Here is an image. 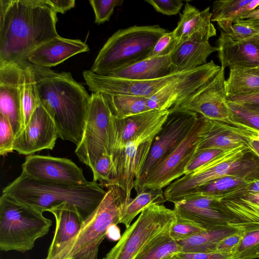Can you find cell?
<instances>
[{
  "instance_id": "obj_31",
  "label": "cell",
  "mask_w": 259,
  "mask_h": 259,
  "mask_svg": "<svg viewBox=\"0 0 259 259\" xmlns=\"http://www.w3.org/2000/svg\"><path fill=\"white\" fill-rule=\"evenodd\" d=\"M20 65L22 66L20 98L24 128L41 102L34 72L30 64L27 62Z\"/></svg>"
},
{
  "instance_id": "obj_56",
  "label": "cell",
  "mask_w": 259,
  "mask_h": 259,
  "mask_svg": "<svg viewBox=\"0 0 259 259\" xmlns=\"http://www.w3.org/2000/svg\"><path fill=\"white\" fill-rule=\"evenodd\" d=\"M161 259H179V258L177 257V254H176L174 255H172L170 256H168L162 258Z\"/></svg>"
},
{
  "instance_id": "obj_5",
  "label": "cell",
  "mask_w": 259,
  "mask_h": 259,
  "mask_svg": "<svg viewBox=\"0 0 259 259\" xmlns=\"http://www.w3.org/2000/svg\"><path fill=\"white\" fill-rule=\"evenodd\" d=\"M51 220L43 212L13 197L0 198V249L25 252L49 232Z\"/></svg>"
},
{
  "instance_id": "obj_36",
  "label": "cell",
  "mask_w": 259,
  "mask_h": 259,
  "mask_svg": "<svg viewBox=\"0 0 259 259\" xmlns=\"http://www.w3.org/2000/svg\"><path fill=\"white\" fill-rule=\"evenodd\" d=\"M249 182H250L234 176H225L199 187L191 194L200 193L204 195L221 197L236 189L245 187Z\"/></svg>"
},
{
  "instance_id": "obj_34",
  "label": "cell",
  "mask_w": 259,
  "mask_h": 259,
  "mask_svg": "<svg viewBox=\"0 0 259 259\" xmlns=\"http://www.w3.org/2000/svg\"><path fill=\"white\" fill-rule=\"evenodd\" d=\"M166 201L162 189H145L131 198L125 206L120 221L127 228L134 219L147 207L155 204H163Z\"/></svg>"
},
{
  "instance_id": "obj_23",
  "label": "cell",
  "mask_w": 259,
  "mask_h": 259,
  "mask_svg": "<svg viewBox=\"0 0 259 259\" xmlns=\"http://www.w3.org/2000/svg\"><path fill=\"white\" fill-rule=\"evenodd\" d=\"M252 133L227 123L205 118L199 134L197 150L215 149L228 151L247 146L246 138Z\"/></svg>"
},
{
  "instance_id": "obj_48",
  "label": "cell",
  "mask_w": 259,
  "mask_h": 259,
  "mask_svg": "<svg viewBox=\"0 0 259 259\" xmlns=\"http://www.w3.org/2000/svg\"><path fill=\"white\" fill-rule=\"evenodd\" d=\"M229 34L237 39H246L258 35L259 29L241 23H234Z\"/></svg>"
},
{
  "instance_id": "obj_45",
  "label": "cell",
  "mask_w": 259,
  "mask_h": 259,
  "mask_svg": "<svg viewBox=\"0 0 259 259\" xmlns=\"http://www.w3.org/2000/svg\"><path fill=\"white\" fill-rule=\"evenodd\" d=\"M145 1L153 7L156 11L169 16L178 14L183 6V3L181 0H146Z\"/></svg>"
},
{
  "instance_id": "obj_3",
  "label": "cell",
  "mask_w": 259,
  "mask_h": 259,
  "mask_svg": "<svg viewBox=\"0 0 259 259\" xmlns=\"http://www.w3.org/2000/svg\"><path fill=\"white\" fill-rule=\"evenodd\" d=\"M106 193L95 181L83 185H71L38 181L22 173L2 192L42 212L71 210L84 222L95 211Z\"/></svg>"
},
{
  "instance_id": "obj_4",
  "label": "cell",
  "mask_w": 259,
  "mask_h": 259,
  "mask_svg": "<svg viewBox=\"0 0 259 259\" xmlns=\"http://www.w3.org/2000/svg\"><path fill=\"white\" fill-rule=\"evenodd\" d=\"M228 176L249 182L259 180V157L247 146L226 151L193 172L172 182L164 190V196L166 201L174 203L199 187Z\"/></svg>"
},
{
  "instance_id": "obj_49",
  "label": "cell",
  "mask_w": 259,
  "mask_h": 259,
  "mask_svg": "<svg viewBox=\"0 0 259 259\" xmlns=\"http://www.w3.org/2000/svg\"><path fill=\"white\" fill-rule=\"evenodd\" d=\"M179 259H235L233 254L213 251L209 252H180Z\"/></svg>"
},
{
  "instance_id": "obj_46",
  "label": "cell",
  "mask_w": 259,
  "mask_h": 259,
  "mask_svg": "<svg viewBox=\"0 0 259 259\" xmlns=\"http://www.w3.org/2000/svg\"><path fill=\"white\" fill-rule=\"evenodd\" d=\"M243 230L229 235L223 238L219 243L216 251L233 254L242 238Z\"/></svg>"
},
{
  "instance_id": "obj_27",
  "label": "cell",
  "mask_w": 259,
  "mask_h": 259,
  "mask_svg": "<svg viewBox=\"0 0 259 259\" xmlns=\"http://www.w3.org/2000/svg\"><path fill=\"white\" fill-rule=\"evenodd\" d=\"M219 50L209 41H186L178 45L169 55L174 72L187 71L206 64L208 56Z\"/></svg>"
},
{
  "instance_id": "obj_9",
  "label": "cell",
  "mask_w": 259,
  "mask_h": 259,
  "mask_svg": "<svg viewBox=\"0 0 259 259\" xmlns=\"http://www.w3.org/2000/svg\"><path fill=\"white\" fill-rule=\"evenodd\" d=\"M112 119V114L104 95L92 93L82 138L75 150L79 160L91 169L103 154H111Z\"/></svg>"
},
{
  "instance_id": "obj_26",
  "label": "cell",
  "mask_w": 259,
  "mask_h": 259,
  "mask_svg": "<svg viewBox=\"0 0 259 259\" xmlns=\"http://www.w3.org/2000/svg\"><path fill=\"white\" fill-rule=\"evenodd\" d=\"M174 72L169 55L147 58L128 66L112 71L106 76L137 80H151Z\"/></svg>"
},
{
  "instance_id": "obj_1",
  "label": "cell",
  "mask_w": 259,
  "mask_h": 259,
  "mask_svg": "<svg viewBox=\"0 0 259 259\" xmlns=\"http://www.w3.org/2000/svg\"><path fill=\"white\" fill-rule=\"evenodd\" d=\"M57 21L45 0H0V66L27 62L31 51L58 35Z\"/></svg>"
},
{
  "instance_id": "obj_21",
  "label": "cell",
  "mask_w": 259,
  "mask_h": 259,
  "mask_svg": "<svg viewBox=\"0 0 259 259\" xmlns=\"http://www.w3.org/2000/svg\"><path fill=\"white\" fill-rule=\"evenodd\" d=\"M245 187L219 199L229 225L242 230L259 227V193H248Z\"/></svg>"
},
{
  "instance_id": "obj_12",
  "label": "cell",
  "mask_w": 259,
  "mask_h": 259,
  "mask_svg": "<svg viewBox=\"0 0 259 259\" xmlns=\"http://www.w3.org/2000/svg\"><path fill=\"white\" fill-rule=\"evenodd\" d=\"M160 130L144 134L130 141L123 148L112 154L116 175L107 188L111 185L120 187L125 193L127 203L131 199L135 182L139 178L148 158L153 140Z\"/></svg>"
},
{
  "instance_id": "obj_16",
  "label": "cell",
  "mask_w": 259,
  "mask_h": 259,
  "mask_svg": "<svg viewBox=\"0 0 259 259\" xmlns=\"http://www.w3.org/2000/svg\"><path fill=\"white\" fill-rule=\"evenodd\" d=\"M22 174L45 182L71 185L88 184L82 169L71 160L51 156L30 155L22 164Z\"/></svg>"
},
{
  "instance_id": "obj_7",
  "label": "cell",
  "mask_w": 259,
  "mask_h": 259,
  "mask_svg": "<svg viewBox=\"0 0 259 259\" xmlns=\"http://www.w3.org/2000/svg\"><path fill=\"white\" fill-rule=\"evenodd\" d=\"M127 204L124 191L117 185L107 188L101 202L84 222L76 235L52 259H84L107 236L108 228L117 225Z\"/></svg>"
},
{
  "instance_id": "obj_51",
  "label": "cell",
  "mask_w": 259,
  "mask_h": 259,
  "mask_svg": "<svg viewBox=\"0 0 259 259\" xmlns=\"http://www.w3.org/2000/svg\"><path fill=\"white\" fill-rule=\"evenodd\" d=\"M234 23H241L259 29V6L255 9L241 16Z\"/></svg>"
},
{
  "instance_id": "obj_28",
  "label": "cell",
  "mask_w": 259,
  "mask_h": 259,
  "mask_svg": "<svg viewBox=\"0 0 259 259\" xmlns=\"http://www.w3.org/2000/svg\"><path fill=\"white\" fill-rule=\"evenodd\" d=\"M56 221L54 237L46 259H52L79 232L84 221L75 211L67 209L51 211Z\"/></svg>"
},
{
  "instance_id": "obj_40",
  "label": "cell",
  "mask_w": 259,
  "mask_h": 259,
  "mask_svg": "<svg viewBox=\"0 0 259 259\" xmlns=\"http://www.w3.org/2000/svg\"><path fill=\"white\" fill-rule=\"evenodd\" d=\"M205 229L188 221L178 218L171 225L169 234L176 241L187 239Z\"/></svg>"
},
{
  "instance_id": "obj_44",
  "label": "cell",
  "mask_w": 259,
  "mask_h": 259,
  "mask_svg": "<svg viewBox=\"0 0 259 259\" xmlns=\"http://www.w3.org/2000/svg\"><path fill=\"white\" fill-rule=\"evenodd\" d=\"M15 136L12 126L3 115L0 114V154L5 156L13 152Z\"/></svg>"
},
{
  "instance_id": "obj_6",
  "label": "cell",
  "mask_w": 259,
  "mask_h": 259,
  "mask_svg": "<svg viewBox=\"0 0 259 259\" xmlns=\"http://www.w3.org/2000/svg\"><path fill=\"white\" fill-rule=\"evenodd\" d=\"M166 32L159 25H135L118 30L100 50L91 70L105 75L144 60Z\"/></svg>"
},
{
  "instance_id": "obj_11",
  "label": "cell",
  "mask_w": 259,
  "mask_h": 259,
  "mask_svg": "<svg viewBox=\"0 0 259 259\" xmlns=\"http://www.w3.org/2000/svg\"><path fill=\"white\" fill-rule=\"evenodd\" d=\"M169 112L162 128L155 136L145 163L135 182L138 191L149 170L170 154L186 137L197 120L199 115L180 107L169 109Z\"/></svg>"
},
{
  "instance_id": "obj_30",
  "label": "cell",
  "mask_w": 259,
  "mask_h": 259,
  "mask_svg": "<svg viewBox=\"0 0 259 259\" xmlns=\"http://www.w3.org/2000/svg\"><path fill=\"white\" fill-rule=\"evenodd\" d=\"M241 230L227 225L211 230H205L187 239L177 242L181 246L182 252L216 251L218 245L223 238Z\"/></svg>"
},
{
  "instance_id": "obj_18",
  "label": "cell",
  "mask_w": 259,
  "mask_h": 259,
  "mask_svg": "<svg viewBox=\"0 0 259 259\" xmlns=\"http://www.w3.org/2000/svg\"><path fill=\"white\" fill-rule=\"evenodd\" d=\"M219 198L194 193L174 203V210L177 218L205 230L229 225L228 218L219 204Z\"/></svg>"
},
{
  "instance_id": "obj_39",
  "label": "cell",
  "mask_w": 259,
  "mask_h": 259,
  "mask_svg": "<svg viewBox=\"0 0 259 259\" xmlns=\"http://www.w3.org/2000/svg\"><path fill=\"white\" fill-rule=\"evenodd\" d=\"M91 169L94 176L93 181H99L101 187L107 188L116 175L112 155L103 154L97 159Z\"/></svg>"
},
{
  "instance_id": "obj_55",
  "label": "cell",
  "mask_w": 259,
  "mask_h": 259,
  "mask_svg": "<svg viewBox=\"0 0 259 259\" xmlns=\"http://www.w3.org/2000/svg\"><path fill=\"white\" fill-rule=\"evenodd\" d=\"M99 248L93 250L89 256L84 259H98Z\"/></svg>"
},
{
  "instance_id": "obj_35",
  "label": "cell",
  "mask_w": 259,
  "mask_h": 259,
  "mask_svg": "<svg viewBox=\"0 0 259 259\" xmlns=\"http://www.w3.org/2000/svg\"><path fill=\"white\" fill-rule=\"evenodd\" d=\"M169 231L152 240L135 259H161L181 252V246L170 236Z\"/></svg>"
},
{
  "instance_id": "obj_52",
  "label": "cell",
  "mask_w": 259,
  "mask_h": 259,
  "mask_svg": "<svg viewBox=\"0 0 259 259\" xmlns=\"http://www.w3.org/2000/svg\"><path fill=\"white\" fill-rule=\"evenodd\" d=\"M246 145L259 157V135L254 133L246 138Z\"/></svg>"
},
{
  "instance_id": "obj_10",
  "label": "cell",
  "mask_w": 259,
  "mask_h": 259,
  "mask_svg": "<svg viewBox=\"0 0 259 259\" xmlns=\"http://www.w3.org/2000/svg\"><path fill=\"white\" fill-rule=\"evenodd\" d=\"M204 119L199 115L182 142L149 170L137 194L145 189H162L184 175L186 167L197 151L199 134Z\"/></svg>"
},
{
  "instance_id": "obj_2",
  "label": "cell",
  "mask_w": 259,
  "mask_h": 259,
  "mask_svg": "<svg viewBox=\"0 0 259 259\" xmlns=\"http://www.w3.org/2000/svg\"><path fill=\"white\" fill-rule=\"evenodd\" d=\"M30 65L40 102L53 117L59 138L77 146L82 138L90 96L70 72Z\"/></svg>"
},
{
  "instance_id": "obj_17",
  "label": "cell",
  "mask_w": 259,
  "mask_h": 259,
  "mask_svg": "<svg viewBox=\"0 0 259 259\" xmlns=\"http://www.w3.org/2000/svg\"><path fill=\"white\" fill-rule=\"evenodd\" d=\"M59 138L54 119L40 103L28 124L15 137L13 149L19 154L30 155L44 149L52 150Z\"/></svg>"
},
{
  "instance_id": "obj_19",
  "label": "cell",
  "mask_w": 259,
  "mask_h": 259,
  "mask_svg": "<svg viewBox=\"0 0 259 259\" xmlns=\"http://www.w3.org/2000/svg\"><path fill=\"white\" fill-rule=\"evenodd\" d=\"M169 112V110L153 109L123 119L113 116L110 137L111 154L123 148L130 141L161 130Z\"/></svg>"
},
{
  "instance_id": "obj_14",
  "label": "cell",
  "mask_w": 259,
  "mask_h": 259,
  "mask_svg": "<svg viewBox=\"0 0 259 259\" xmlns=\"http://www.w3.org/2000/svg\"><path fill=\"white\" fill-rule=\"evenodd\" d=\"M192 70V69H191ZM191 70L172 73L157 79L137 80L103 75L84 70L82 75L90 91L103 94H126L150 98L167 84L187 74Z\"/></svg>"
},
{
  "instance_id": "obj_15",
  "label": "cell",
  "mask_w": 259,
  "mask_h": 259,
  "mask_svg": "<svg viewBox=\"0 0 259 259\" xmlns=\"http://www.w3.org/2000/svg\"><path fill=\"white\" fill-rule=\"evenodd\" d=\"M225 69L221 67L212 79L178 107L195 112L207 119L230 124L231 112L226 100Z\"/></svg>"
},
{
  "instance_id": "obj_8",
  "label": "cell",
  "mask_w": 259,
  "mask_h": 259,
  "mask_svg": "<svg viewBox=\"0 0 259 259\" xmlns=\"http://www.w3.org/2000/svg\"><path fill=\"white\" fill-rule=\"evenodd\" d=\"M176 219L174 209L163 204L147 207L103 259H135L152 240L169 230Z\"/></svg>"
},
{
  "instance_id": "obj_20",
  "label": "cell",
  "mask_w": 259,
  "mask_h": 259,
  "mask_svg": "<svg viewBox=\"0 0 259 259\" xmlns=\"http://www.w3.org/2000/svg\"><path fill=\"white\" fill-rule=\"evenodd\" d=\"M21 71L19 64L0 66V114L10 122L15 137L24 128L20 98Z\"/></svg>"
},
{
  "instance_id": "obj_24",
  "label": "cell",
  "mask_w": 259,
  "mask_h": 259,
  "mask_svg": "<svg viewBox=\"0 0 259 259\" xmlns=\"http://www.w3.org/2000/svg\"><path fill=\"white\" fill-rule=\"evenodd\" d=\"M180 16L178 25L173 30L178 45L186 41L205 42L217 35L211 22L209 7L200 11L186 2Z\"/></svg>"
},
{
  "instance_id": "obj_29",
  "label": "cell",
  "mask_w": 259,
  "mask_h": 259,
  "mask_svg": "<svg viewBox=\"0 0 259 259\" xmlns=\"http://www.w3.org/2000/svg\"><path fill=\"white\" fill-rule=\"evenodd\" d=\"M259 6V0H219L213 3L211 21L229 34L233 24L241 16Z\"/></svg>"
},
{
  "instance_id": "obj_54",
  "label": "cell",
  "mask_w": 259,
  "mask_h": 259,
  "mask_svg": "<svg viewBox=\"0 0 259 259\" xmlns=\"http://www.w3.org/2000/svg\"><path fill=\"white\" fill-rule=\"evenodd\" d=\"M245 190L248 193H259V180L249 182L245 187Z\"/></svg>"
},
{
  "instance_id": "obj_53",
  "label": "cell",
  "mask_w": 259,
  "mask_h": 259,
  "mask_svg": "<svg viewBox=\"0 0 259 259\" xmlns=\"http://www.w3.org/2000/svg\"><path fill=\"white\" fill-rule=\"evenodd\" d=\"M107 236L111 240L116 241L119 240L121 238L119 228L117 225H111L108 229Z\"/></svg>"
},
{
  "instance_id": "obj_38",
  "label": "cell",
  "mask_w": 259,
  "mask_h": 259,
  "mask_svg": "<svg viewBox=\"0 0 259 259\" xmlns=\"http://www.w3.org/2000/svg\"><path fill=\"white\" fill-rule=\"evenodd\" d=\"M233 255L235 259L259 258V227L243 230L242 238Z\"/></svg>"
},
{
  "instance_id": "obj_32",
  "label": "cell",
  "mask_w": 259,
  "mask_h": 259,
  "mask_svg": "<svg viewBox=\"0 0 259 259\" xmlns=\"http://www.w3.org/2000/svg\"><path fill=\"white\" fill-rule=\"evenodd\" d=\"M225 90L227 96L259 93V68L230 69L225 81Z\"/></svg>"
},
{
  "instance_id": "obj_33",
  "label": "cell",
  "mask_w": 259,
  "mask_h": 259,
  "mask_svg": "<svg viewBox=\"0 0 259 259\" xmlns=\"http://www.w3.org/2000/svg\"><path fill=\"white\" fill-rule=\"evenodd\" d=\"M113 117L123 119L150 110L148 98L126 94H103Z\"/></svg>"
},
{
  "instance_id": "obj_22",
  "label": "cell",
  "mask_w": 259,
  "mask_h": 259,
  "mask_svg": "<svg viewBox=\"0 0 259 259\" xmlns=\"http://www.w3.org/2000/svg\"><path fill=\"white\" fill-rule=\"evenodd\" d=\"M220 32L217 44L221 67L230 69L259 68V35L240 40L221 29Z\"/></svg>"
},
{
  "instance_id": "obj_47",
  "label": "cell",
  "mask_w": 259,
  "mask_h": 259,
  "mask_svg": "<svg viewBox=\"0 0 259 259\" xmlns=\"http://www.w3.org/2000/svg\"><path fill=\"white\" fill-rule=\"evenodd\" d=\"M226 100L259 114V93L246 96H227Z\"/></svg>"
},
{
  "instance_id": "obj_50",
  "label": "cell",
  "mask_w": 259,
  "mask_h": 259,
  "mask_svg": "<svg viewBox=\"0 0 259 259\" xmlns=\"http://www.w3.org/2000/svg\"><path fill=\"white\" fill-rule=\"evenodd\" d=\"M46 3L56 13L64 14L74 7V0H45Z\"/></svg>"
},
{
  "instance_id": "obj_13",
  "label": "cell",
  "mask_w": 259,
  "mask_h": 259,
  "mask_svg": "<svg viewBox=\"0 0 259 259\" xmlns=\"http://www.w3.org/2000/svg\"><path fill=\"white\" fill-rule=\"evenodd\" d=\"M221 67L213 60L191 70L187 74L167 84L148 98L150 110H169L177 108L183 102L209 82Z\"/></svg>"
},
{
  "instance_id": "obj_42",
  "label": "cell",
  "mask_w": 259,
  "mask_h": 259,
  "mask_svg": "<svg viewBox=\"0 0 259 259\" xmlns=\"http://www.w3.org/2000/svg\"><path fill=\"white\" fill-rule=\"evenodd\" d=\"M178 45L174 31L166 32L158 39L145 59L168 56Z\"/></svg>"
},
{
  "instance_id": "obj_43",
  "label": "cell",
  "mask_w": 259,
  "mask_h": 259,
  "mask_svg": "<svg viewBox=\"0 0 259 259\" xmlns=\"http://www.w3.org/2000/svg\"><path fill=\"white\" fill-rule=\"evenodd\" d=\"M226 151L215 149L197 150L185 169L184 175L193 172L201 166L210 162Z\"/></svg>"
},
{
  "instance_id": "obj_25",
  "label": "cell",
  "mask_w": 259,
  "mask_h": 259,
  "mask_svg": "<svg viewBox=\"0 0 259 259\" xmlns=\"http://www.w3.org/2000/svg\"><path fill=\"white\" fill-rule=\"evenodd\" d=\"M89 50V46L80 39L66 38L58 35L31 51L27 61L33 65L50 68Z\"/></svg>"
},
{
  "instance_id": "obj_37",
  "label": "cell",
  "mask_w": 259,
  "mask_h": 259,
  "mask_svg": "<svg viewBox=\"0 0 259 259\" xmlns=\"http://www.w3.org/2000/svg\"><path fill=\"white\" fill-rule=\"evenodd\" d=\"M227 103L231 112L230 124L259 135V114L227 100Z\"/></svg>"
},
{
  "instance_id": "obj_41",
  "label": "cell",
  "mask_w": 259,
  "mask_h": 259,
  "mask_svg": "<svg viewBox=\"0 0 259 259\" xmlns=\"http://www.w3.org/2000/svg\"><path fill=\"white\" fill-rule=\"evenodd\" d=\"M95 15V22L100 24L109 21L115 7L121 5L123 2L120 0H90Z\"/></svg>"
}]
</instances>
